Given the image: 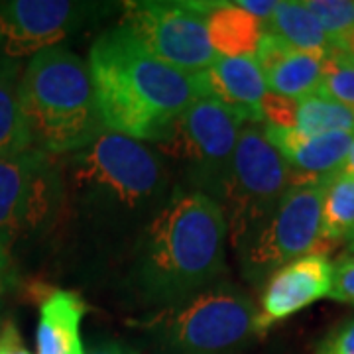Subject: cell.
<instances>
[{
    "label": "cell",
    "instance_id": "obj_1",
    "mask_svg": "<svg viewBox=\"0 0 354 354\" xmlns=\"http://www.w3.org/2000/svg\"><path fill=\"white\" fill-rule=\"evenodd\" d=\"M88 73L104 130L138 142H164L177 116L205 99L201 75L164 64L122 24L93 41Z\"/></svg>",
    "mask_w": 354,
    "mask_h": 354
},
{
    "label": "cell",
    "instance_id": "obj_2",
    "mask_svg": "<svg viewBox=\"0 0 354 354\" xmlns=\"http://www.w3.org/2000/svg\"><path fill=\"white\" fill-rule=\"evenodd\" d=\"M227 223L215 199L176 189L140 234L132 288L150 305L179 304L223 279Z\"/></svg>",
    "mask_w": 354,
    "mask_h": 354
},
{
    "label": "cell",
    "instance_id": "obj_3",
    "mask_svg": "<svg viewBox=\"0 0 354 354\" xmlns=\"http://www.w3.org/2000/svg\"><path fill=\"white\" fill-rule=\"evenodd\" d=\"M69 183L83 213L122 225L167 201L169 176L162 153L144 142L104 130L67 158Z\"/></svg>",
    "mask_w": 354,
    "mask_h": 354
},
{
    "label": "cell",
    "instance_id": "obj_4",
    "mask_svg": "<svg viewBox=\"0 0 354 354\" xmlns=\"http://www.w3.org/2000/svg\"><path fill=\"white\" fill-rule=\"evenodd\" d=\"M20 101L32 148L75 153L104 132L88 64L67 48L39 51L22 71Z\"/></svg>",
    "mask_w": 354,
    "mask_h": 354
},
{
    "label": "cell",
    "instance_id": "obj_5",
    "mask_svg": "<svg viewBox=\"0 0 354 354\" xmlns=\"http://www.w3.org/2000/svg\"><path fill=\"white\" fill-rule=\"evenodd\" d=\"M142 329L158 354H236L262 335L252 299L227 279L162 307Z\"/></svg>",
    "mask_w": 354,
    "mask_h": 354
},
{
    "label": "cell",
    "instance_id": "obj_6",
    "mask_svg": "<svg viewBox=\"0 0 354 354\" xmlns=\"http://www.w3.org/2000/svg\"><path fill=\"white\" fill-rule=\"evenodd\" d=\"M290 185V169L268 142L264 128L244 124L216 197L236 252L272 216Z\"/></svg>",
    "mask_w": 354,
    "mask_h": 354
},
{
    "label": "cell",
    "instance_id": "obj_7",
    "mask_svg": "<svg viewBox=\"0 0 354 354\" xmlns=\"http://www.w3.org/2000/svg\"><path fill=\"white\" fill-rule=\"evenodd\" d=\"M330 176L291 181L272 216L239 250L244 278L262 283L281 266L307 254H323L321 201Z\"/></svg>",
    "mask_w": 354,
    "mask_h": 354
},
{
    "label": "cell",
    "instance_id": "obj_8",
    "mask_svg": "<svg viewBox=\"0 0 354 354\" xmlns=\"http://www.w3.org/2000/svg\"><path fill=\"white\" fill-rule=\"evenodd\" d=\"M244 127L241 118L213 99H199L171 127L169 136L158 144L160 152L185 165L193 189L218 197Z\"/></svg>",
    "mask_w": 354,
    "mask_h": 354
},
{
    "label": "cell",
    "instance_id": "obj_9",
    "mask_svg": "<svg viewBox=\"0 0 354 354\" xmlns=\"http://www.w3.org/2000/svg\"><path fill=\"white\" fill-rule=\"evenodd\" d=\"M64 197V179L53 158L36 148L0 156V248L50 228Z\"/></svg>",
    "mask_w": 354,
    "mask_h": 354
},
{
    "label": "cell",
    "instance_id": "obj_10",
    "mask_svg": "<svg viewBox=\"0 0 354 354\" xmlns=\"http://www.w3.org/2000/svg\"><path fill=\"white\" fill-rule=\"evenodd\" d=\"M211 2H130L127 26L158 59L183 73L199 75L216 62L207 32Z\"/></svg>",
    "mask_w": 354,
    "mask_h": 354
},
{
    "label": "cell",
    "instance_id": "obj_11",
    "mask_svg": "<svg viewBox=\"0 0 354 354\" xmlns=\"http://www.w3.org/2000/svg\"><path fill=\"white\" fill-rule=\"evenodd\" d=\"M99 4L69 0L0 2V55L14 62L57 48L87 24Z\"/></svg>",
    "mask_w": 354,
    "mask_h": 354
},
{
    "label": "cell",
    "instance_id": "obj_12",
    "mask_svg": "<svg viewBox=\"0 0 354 354\" xmlns=\"http://www.w3.org/2000/svg\"><path fill=\"white\" fill-rule=\"evenodd\" d=\"M333 286V264L325 254H307L276 270L266 283L258 323L264 333L270 325L299 313L323 297Z\"/></svg>",
    "mask_w": 354,
    "mask_h": 354
},
{
    "label": "cell",
    "instance_id": "obj_13",
    "mask_svg": "<svg viewBox=\"0 0 354 354\" xmlns=\"http://www.w3.org/2000/svg\"><path fill=\"white\" fill-rule=\"evenodd\" d=\"M199 75L207 99L223 104L230 113L236 114L244 124L264 122L262 102L268 95V87L254 55H218L215 64Z\"/></svg>",
    "mask_w": 354,
    "mask_h": 354
},
{
    "label": "cell",
    "instance_id": "obj_14",
    "mask_svg": "<svg viewBox=\"0 0 354 354\" xmlns=\"http://www.w3.org/2000/svg\"><path fill=\"white\" fill-rule=\"evenodd\" d=\"M264 134L281 156L291 174V181L323 179L339 171L351 150L354 132H330L305 136L295 130L264 127Z\"/></svg>",
    "mask_w": 354,
    "mask_h": 354
},
{
    "label": "cell",
    "instance_id": "obj_15",
    "mask_svg": "<svg viewBox=\"0 0 354 354\" xmlns=\"http://www.w3.org/2000/svg\"><path fill=\"white\" fill-rule=\"evenodd\" d=\"M254 57L262 69L270 93L288 99H304L317 93L325 55L295 50L286 41L264 32Z\"/></svg>",
    "mask_w": 354,
    "mask_h": 354
},
{
    "label": "cell",
    "instance_id": "obj_16",
    "mask_svg": "<svg viewBox=\"0 0 354 354\" xmlns=\"http://www.w3.org/2000/svg\"><path fill=\"white\" fill-rule=\"evenodd\" d=\"M87 309L85 299L77 291L51 290L39 305L36 353L85 354L81 321Z\"/></svg>",
    "mask_w": 354,
    "mask_h": 354
},
{
    "label": "cell",
    "instance_id": "obj_17",
    "mask_svg": "<svg viewBox=\"0 0 354 354\" xmlns=\"http://www.w3.org/2000/svg\"><path fill=\"white\" fill-rule=\"evenodd\" d=\"M207 32L216 55L244 57L256 53L264 36V24L236 6V2H211Z\"/></svg>",
    "mask_w": 354,
    "mask_h": 354
},
{
    "label": "cell",
    "instance_id": "obj_18",
    "mask_svg": "<svg viewBox=\"0 0 354 354\" xmlns=\"http://www.w3.org/2000/svg\"><path fill=\"white\" fill-rule=\"evenodd\" d=\"M22 71L20 62L0 55V156L32 150V138L20 101Z\"/></svg>",
    "mask_w": 354,
    "mask_h": 354
},
{
    "label": "cell",
    "instance_id": "obj_19",
    "mask_svg": "<svg viewBox=\"0 0 354 354\" xmlns=\"http://www.w3.org/2000/svg\"><path fill=\"white\" fill-rule=\"evenodd\" d=\"M264 32L286 41L295 50L315 55H327L333 48L330 38L315 16L305 8L304 2H278L274 14L264 24Z\"/></svg>",
    "mask_w": 354,
    "mask_h": 354
},
{
    "label": "cell",
    "instance_id": "obj_20",
    "mask_svg": "<svg viewBox=\"0 0 354 354\" xmlns=\"http://www.w3.org/2000/svg\"><path fill=\"white\" fill-rule=\"evenodd\" d=\"M354 232V176L335 171L327 179L321 201V252L323 246L348 241Z\"/></svg>",
    "mask_w": 354,
    "mask_h": 354
},
{
    "label": "cell",
    "instance_id": "obj_21",
    "mask_svg": "<svg viewBox=\"0 0 354 354\" xmlns=\"http://www.w3.org/2000/svg\"><path fill=\"white\" fill-rule=\"evenodd\" d=\"M291 130L305 136H321L330 132H354V111L321 95L293 99Z\"/></svg>",
    "mask_w": 354,
    "mask_h": 354
},
{
    "label": "cell",
    "instance_id": "obj_22",
    "mask_svg": "<svg viewBox=\"0 0 354 354\" xmlns=\"http://www.w3.org/2000/svg\"><path fill=\"white\" fill-rule=\"evenodd\" d=\"M317 95L354 111V57L333 46L323 59Z\"/></svg>",
    "mask_w": 354,
    "mask_h": 354
},
{
    "label": "cell",
    "instance_id": "obj_23",
    "mask_svg": "<svg viewBox=\"0 0 354 354\" xmlns=\"http://www.w3.org/2000/svg\"><path fill=\"white\" fill-rule=\"evenodd\" d=\"M304 4L333 44L354 28V0H305Z\"/></svg>",
    "mask_w": 354,
    "mask_h": 354
},
{
    "label": "cell",
    "instance_id": "obj_24",
    "mask_svg": "<svg viewBox=\"0 0 354 354\" xmlns=\"http://www.w3.org/2000/svg\"><path fill=\"white\" fill-rule=\"evenodd\" d=\"M330 299L354 305V252L342 254L337 264H333V286Z\"/></svg>",
    "mask_w": 354,
    "mask_h": 354
},
{
    "label": "cell",
    "instance_id": "obj_25",
    "mask_svg": "<svg viewBox=\"0 0 354 354\" xmlns=\"http://www.w3.org/2000/svg\"><path fill=\"white\" fill-rule=\"evenodd\" d=\"M315 354H354V317L330 330Z\"/></svg>",
    "mask_w": 354,
    "mask_h": 354
},
{
    "label": "cell",
    "instance_id": "obj_26",
    "mask_svg": "<svg viewBox=\"0 0 354 354\" xmlns=\"http://www.w3.org/2000/svg\"><path fill=\"white\" fill-rule=\"evenodd\" d=\"M0 354H32L26 348L22 335L12 319H8L0 329Z\"/></svg>",
    "mask_w": 354,
    "mask_h": 354
},
{
    "label": "cell",
    "instance_id": "obj_27",
    "mask_svg": "<svg viewBox=\"0 0 354 354\" xmlns=\"http://www.w3.org/2000/svg\"><path fill=\"white\" fill-rule=\"evenodd\" d=\"M274 0H239L236 6H241L242 10H246L248 14H252L254 18H258L262 24H266L270 20V16L276 10Z\"/></svg>",
    "mask_w": 354,
    "mask_h": 354
},
{
    "label": "cell",
    "instance_id": "obj_28",
    "mask_svg": "<svg viewBox=\"0 0 354 354\" xmlns=\"http://www.w3.org/2000/svg\"><path fill=\"white\" fill-rule=\"evenodd\" d=\"M87 354H138L134 348H130L127 344L116 341H109V342H101L97 344L95 348H91Z\"/></svg>",
    "mask_w": 354,
    "mask_h": 354
},
{
    "label": "cell",
    "instance_id": "obj_29",
    "mask_svg": "<svg viewBox=\"0 0 354 354\" xmlns=\"http://www.w3.org/2000/svg\"><path fill=\"white\" fill-rule=\"evenodd\" d=\"M333 46H335V48H339L341 51H344L346 55L354 57V28L351 30V32H346L341 39H337Z\"/></svg>",
    "mask_w": 354,
    "mask_h": 354
},
{
    "label": "cell",
    "instance_id": "obj_30",
    "mask_svg": "<svg viewBox=\"0 0 354 354\" xmlns=\"http://www.w3.org/2000/svg\"><path fill=\"white\" fill-rule=\"evenodd\" d=\"M6 279H8V256L0 248V299L6 291Z\"/></svg>",
    "mask_w": 354,
    "mask_h": 354
},
{
    "label": "cell",
    "instance_id": "obj_31",
    "mask_svg": "<svg viewBox=\"0 0 354 354\" xmlns=\"http://www.w3.org/2000/svg\"><path fill=\"white\" fill-rule=\"evenodd\" d=\"M341 171L354 176V136H353V144H351V150H348V153H346V160H344V164H342Z\"/></svg>",
    "mask_w": 354,
    "mask_h": 354
},
{
    "label": "cell",
    "instance_id": "obj_32",
    "mask_svg": "<svg viewBox=\"0 0 354 354\" xmlns=\"http://www.w3.org/2000/svg\"><path fill=\"white\" fill-rule=\"evenodd\" d=\"M346 242H348V252H354V232L348 236V241Z\"/></svg>",
    "mask_w": 354,
    "mask_h": 354
}]
</instances>
